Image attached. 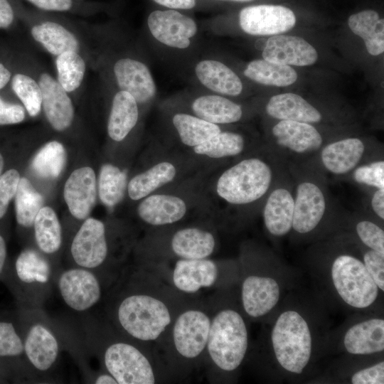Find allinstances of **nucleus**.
<instances>
[{
	"instance_id": "44",
	"label": "nucleus",
	"mask_w": 384,
	"mask_h": 384,
	"mask_svg": "<svg viewBox=\"0 0 384 384\" xmlns=\"http://www.w3.org/2000/svg\"><path fill=\"white\" fill-rule=\"evenodd\" d=\"M35 9L58 14L84 17L93 16L105 9L102 3L90 0H25Z\"/></svg>"
},
{
	"instance_id": "2",
	"label": "nucleus",
	"mask_w": 384,
	"mask_h": 384,
	"mask_svg": "<svg viewBox=\"0 0 384 384\" xmlns=\"http://www.w3.org/2000/svg\"><path fill=\"white\" fill-rule=\"evenodd\" d=\"M286 163L294 183L291 232L307 238L345 225L348 211L331 193L329 178L309 159Z\"/></svg>"
},
{
	"instance_id": "39",
	"label": "nucleus",
	"mask_w": 384,
	"mask_h": 384,
	"mask_svg": "<svg viewBox=\"0 0 384 384\" xmlns=\"http://www.w3.org/2000/svg\"><path fill=\"white\" fill-rule=\"evenodd\" d=\"M36 245L42 253L53 255L62 244L61 226L55 212L50 207L40 209L33 223Z\"/></svg>"
},
{
	"instance_id": "9",
	"label": "nucleus",
	"mask_w": 384,
	"mask_h": 384,
	"mask_svg": "<svg viewBox=\"0 0 384 384\" xmlns=\"http://www.w3.org/2000/svg\"><path fill=\"white\" fill-rule=\"evenodd\" d=\"M271 339L281 367L289 373L301 374L312 352V337L304 318L294 310L282 312L274 323Z\"/></svg>"
},
{
	"instance_id": "41",
	"label": "nucleus",
	"mask_w": 384,
	"mask_h": 384,
	"mask_svg": "<svg viewBox=\"0 0 384 384\" xmlns=\"http://www.w3.org/2000/svg\"><path fill=\"white\" fill-rule=\"evenodd\" d=\"M11 89L18 97L28 115L37 117L42 110V94L39 84L28 69L12 75Z\"/></svg>"
},
{
	"instance_id": "58",
	"label": "nucleus",
	"mask_w": 384,
	"mask_h": 384,
	"mask_svg": "<svg viewBox=\"0 0 384 384\" xmlns=\"http://www.w3.org/2000/svg\"><path fill=\"white\" fill-rule=\"evenodd\" d=\"M3 167H4V159H3L2 156L0 154V175L3 169Z\"/></svg>"
},
{
	"instance_id": "20",
	"label": "nucleus",
	"mask_w": 384,
	"mask_h": 384,
	"mask_svg": "<svg viewBox=\"0 0 384 384\" xmlns=\"http://www.w3.org/2000/svg\"><path fill=\"white\" fill-rule=\"evenodd\" d=\"M0 366L11 380H31L17 314L13 316L0 312Z\"/></svg>"
},
{
	"instance_id": "38",
	"label": "nucleus",
	"mask_w": 384,
	"mask_h": 384,
	"mask_svg": "<svg viewBox=\"0 0 384 384\" xmlns=\"http://www.w3.org/2000/svg\"><path fill=\"white\" fill-rule=\"evenodd\" d=\"M172 123L181 142L192 149L222 131L218 124L186 113L174 114Z\"/></svg>"
},
{
	"instance_id": "30",
	"label": "nucleus",
	"mask_w": 384,
	"mask_h": 384,
	"mask_svg": "<svg viewBox=\"0 0 384 384\" xmlns=\"http://www.w3.org/2000/svg\"><path fill=\"white\" fill-rule=\"evenodd\" d=\"M181 169L178 164L163 159L134 176L128 183L127 191L133 201H139L174 182Z\"/></svg>"
},
{
	"instance_id": "12",
	"label": "nucleus",
	"mask_w": 384,
	"mask_h": 384,
	"mask_svg": "<svg viewBox=\"0 0 384 384\" xmlns=\"http://www.w3.org/2000/svg\"><path fill=\"white\" fill-rule=\"evenodd\" d=\"M331 275L338 294L349 306L364 309L376 300L378 287L356 255L348 252L336 255L332 260Z\"/></svg>"
},
{
	"instance_id": "29",
	"label": "nucleus",
	"mask_w": 384,
	"mask_h": 384,
	"mask_svg": "<svg viewBox=\"0 0 384 384\" xmlns=\"http://www.w3.org/2000/svg\"><path fill=\"white\" fill-rule=\"evenodd\" d=\"M216 239L206 229L190 226L177 230L171 235L169 247L181 259L195 260L209 257L215 251Z\"/></svg>"
},
{
	"instance_id": "23",
	"label": "nucleus",
	"mask_w": 384,
	"mask_h": 384,
	"mask_svg": "<svg viewBox=\"0 0 384 384\" xmlns=\"http://www.w3.org/2000/svg\"><path fill=\"white\" fill-rule=\"evenodd\" d=\"M263 59L282 65L307 66L316 63V49L304 38L286 35L269 38L262 50Z\"/></svg>"
},
{
	"instance_id": "35",
	"label": "nucleus",
	"mask_w": 384,
	"mask_h": 384,
	"mask_svg": "<svg viewBox=\"0 0 384 384\" xmlns=\"http://www.w3.org/2000/svg\"><path fill=\"white\" fill-rule=\"evenodd\" d=\"M348 25L354 34L364 41L369 54L378 55L384 52V21L378 12L367 9L352 14Z\"/></svg>"
},
{
	"instance_id": "18",
	"label": "nucleus",
	"mask_w": 384,
	"mask_h": 384,
	"mask_svg": "<svg viewBox=\"0 0 384 384\" xmlns=\"http://www.w3.org/2000/svg\"><path fill=\"white\" fill-rule=\"evenodd\" d=\"M242 30L252 36H275L291 30L296 16L281 5L260 4L243 8L239 14Z\"/></svg>"
},
{
	"instance_id": "51",
	"label": "nucleus",
	"mask_w": 384,
	"mask_h": 384,
	"mask_svg": "<svg viewBox=\"0 0 384 384\" xmlns=\"http://www.w3.org/2000/svg\"><path fill=\"white\" fill-rule=\"evenodd\" d=\"M25 117L26 110L22 105L6 102L0 97V125L20 123Z\"/></svg>"
},
{
	"instance_id": "28",
	"label": "nucleus",
	"mask_w": 384,
	"mask_h": 384,
	"mask_svg": "<svg viewBox=\"0 0 384 384\" xmlns=\"http://www.w3.org/2000/svg\"><path fill=\"white\" fill-rule=\"evenodd\" d=\"M260 146H252L245 135L240 132L221 131L193 147V152L198 156L208 158L219 164H228Z\"/></svg>"
},
{
	"instance_id": "33",
	"label": "nucleus",
	"mask_w": 384,
	"mask_h": 384,
	"mask_svg": "<svg viewBox=\"0 0 384 384\" xmlns=\"http://www.w3.org/2000/svg\"><path fill=\"white\" fill-rule=\"evenodd\" d=\"M199 81L209 90L229 96H238L242 90L239 77L227 65L215 60L199 62L195 68Z\"/></svg>"
},
{
	"instance_id": "16",
	"label": "nucleus",
	"mask_w": 384,
	"mask_h": 384,
	"mask_svg": "<svg viewBox=\"0 0 384 384\" xmlns=\"http://www.w3.org/2000/svg\"><path fill=\"white\" fill-rule=\"evenodd\" d=\"M28 70L36 78L42 94V110L51 127L57 132L68 129L73 124L75 109L71 96L55 77L31 56Z\"/></svg>"
},
{
	"instance_id": "47",
	"label": "nucleus",
	"mask_w": 384,
	"mask_h": 384,
	"mask_svg": "<svg viewBox=\"0 0 384 384\" xmlns=\"http://www.w3.org/2000/svg\"><path fill=\"white\" fill-rule=\"evenodd\" d=\"M363 262L379 289L384 291V254L361 245Z\"/></svg>"
},
{
	"instance_id": "59",
	"label": "nucleus",
	"mask_w": 384,
	"mask_h": 384,
	"mask_svg": "<svg viewBox=\"0 0 384 384\" xmlns=\"http://www.w3.org/2000/svg\"><path fill=\"white\" fill-rule=\"evenodd\" d=\"M228 1H250L252 0H228Z\"/></svg>"
},
{
	"instance_id": "49",
	"label": "nucleus",
	"mask_w": 384,
	"mask_h": 384,
	"mask_svg": "<svg viewBox=\"0 0 384 384\" xmlns=\"http://www.w3.org/2000/svg\"><path fill=\"white\" fill-rule=\"evenodd\" d=\"M362 209L376 220L384 221V188H374L366 192Z\"/></svg>"
},
{
	"instance_id": "57",
	"label": "nucleus",
	"mask_w": 384,
	"mask_h": 384,
	"mask_svg": "<svg viewBox=\"0 0 384 384\" xmlns=\"http://www.w3.org/2000/svg\"><path fill=\"white\" fill-rule=\"evenodd\" d=\"M10 380L7 373L0 366V383H6Z\"/></svg>"
},
{
	"instance_id": "26",
	"label": "nucleus",
	"mask_w": 384,
	"mask_h": 384,
	"mask_svg": "<svg viewBox=\"0 0 384 384\" xmlns=\"http://www.w3.org/2000/svg\"><path fill=\"white\" fill-rule=\"evenodd\" d=\"M218 275L217 264L208 257L195 260L179 258L173 270L172 281L178 290L193 294L202 288L213 286Z\"/></svg>"
},
{
	"instance_id": "37",
	"label": "nucleus",
	"mask_w": 384,
	"mask_h": 384,
	"mask_svg": "<svg viewBox=\"0 0 384 384\" xmlns=\"http://www.w3.org/2000/svg\"><path fill=\"white\" fill-rule=\"evenodd\" d=\"M244 75L257 83L277 87L289 86L297 80V73L290 65L265 59L250 61L244 70Z\"/></svg>"
},
{
	"instance_id": "36",
	"label": "nucleus",
	"mask_w": 384,
	"mask_h": 384,
	"mask_svg": "<svg viewBox=\"0 0 384 384\" xmlns=\"http://www.w3.org/2000/svg\"><path fill=\"white\" fill-rule=\"evenodd\" d=\"M54 58L55 78L61 87L71 96L82 90L89 66L79 53L65 51Z\"/></svg>"
},
{
	"instance_id": "31",
	"label": "nucleus",
	"mask_w": 384,
	"mask_h": 384,
	"mask_svg": "<svg viewBox=\"0 0 384 384\" xmlns=\"http://www.w3.org/2000/svg\"><path fill=\"white\" fill-rule=\"evenodd\" d=\"M346 350L355 355H367L384 349V320L373 318L354 324L343 338Z\"/></svg>"
},
{
	"instance_id": "5",
	"label": "nucleus",
	"mask_w": 384,
	"mask_h": 384,
	"mask_svg": "<svg viewBox=\"0 0 384 384\" xmlns=\"http://www.w3.org/2000/svg\"><path fill=\"white\" fill-rule=\"evenodd\" d=\"M86 346L99 358L104 370L118 384H154L156 381L152 363L132 341L105 339L86 328Z\"/></svg>"
},
{
	"instance_id": "34",
	"label": "nucleus",
	"mask_w": 384,
	"mask_h": 384,
	"mask_svg": "<svg viewBox=\"0 0 384 384\" xmlns=\"http://www.w3.org/2000/svg\"><path fill=\"white\" fill-rule=\"evenodd\" d=\"M196 117L215 124H228L239 122L243 110L239 104L220 95H203L192 103Z\"/></svg>"
},
{
	"instance_id": "10",
	"label": "nucleus",
	"mask_w": 384,
	"mask_h": 384,
	"mask_svg": "<svg viewBox=\"0 0 384 384\" xmlns=\"http://www.w3.org/2000/svg\"><path fill=\"white\" fill-rule=\"evenodd\" d=\"M382 156L384 151L380 144L352 135L331 140L309 160L328 178L343 181L360 164Z\"/></svg>"
},
{
	"instance_id": "46",
	"label": "nucleus",
	"mask_w": 384,
	"mask_h": 384,
	"mask_svg": "<svg viewBox=\"0 0 384 384\" xmlns=\"http://www.w3.org/2000/svg\"><path fill=\"white\" fill-rule=\"evenodd\" d=\"M343 181L356 184L365 192L384 188V156L360 164Z\"/></svg>"
},
{
	"instance_id": "7",
	"label": "nucleus",
	"mask_w": 384,
	"mask_h": 384,
	"mask_svg": "<svg viewBox=\"0 0 384 384\" xmlns=\"http://www.w3.org/2000/svg\"><path fill=\"white\" fill-rule=\"evenodd\" d=\"M39 313L40 308L22 307L17 313L31 380L43 377L53 370L61 350L60 336Z\"/></svg>"
},
{
	"instance_id": "53",
	"label": "nucleus",
	"mask_w": 384,
	"mask_h": 384,
	"mask_svg": "<svg viewBox=\"0 0 384 384\" xmlns=\"http://www.w3.org/2000/svg\"><path fill=\"white\" fill-rule=\"evenodd\" d=\"M156 4L176 9H191L195 7L196 4V0H153Z\"/></svg>"
},
{
	"instance_id": "6",
	"label": "nucleus",
	"mask_w": 384,
	"mask_h": 384,
	"mask_svg": "<svg viewBox=\"0 0 384 384\" xmlns=\"http://www.w3.org/2000/svg\"><path fill=\"white\" fill-rule=\"evenodd\" d=\"M56 272L50 261L39 251L22 250L11 269L6 270L1 279L15 297L18 307L41 308L55 282Z\"/></svg>"
},
{
	"instance_id": "24",
	"label": "nucleus",
	"mask_w": 384,
	"mask_h": 384,
	"mask_svg": "<svg viewBox=\"0 0 384 384\" xmlns=\"http://www.w3.org/2000/svg\"><path fill=\"white\" fill-rule=\"evenodd\" d=\"M280 289L277 281L270 277L249 275L242 284L243 309L252 318L267 314L277 305Z\"/></svg>"
},
{
	"instance_id": "14",
	"label": "nucleus",
	"mask_w": 384,
	"mask_h": 384,
	"mask_svg": "<svg viewBox=\"0 0 384 384\" xmlns=\"http://www.w3.org/2000/svg\"><path fill=\"white\" fill-rule=\"evenodd\" d=\"M294 211V183L287 165L267 194L260 211L267 233L274 238L291 233Z\"/></svg>"
},
{
	"instance_id": "50",
	"label": "nucleus",
	"mask_w": 384,
	"mask_h": 384,
	"mask_svg": "<svg viewBox=\"0 0 384 384\" xmlns=\"http://www.w3.org/2000/svg\"><path fill=\"white\" fill-rule=\"evenodd\" d=\"M351 383L353 384H383L384 362L380 361L356 372L351 376Z\"/></svg>"
},
{
	"instance_id": "43",
	"label": "nucleus",
	"mask_w": 384,
	"mask_h": 384,
	"mask_svg": "<svg viewBox=\"0 0 384 384\" xmlns=\"http://www.w3.org/2000/svg\"><path fill=\"white\" fill-rule=\"evenodd\" d=\"M65 159V151L63 144L58 141H50L36 154L32 161V168L41 177L56 178L63 169Z\"/></svg>"
},
{
	"instance_id": "42",
	"label": "nucleus",
	"mask_w": 384,
	"mask_h": 384,
	"mask_svg": "<svg viewBox=\"0 0 384 384\" xmlns=\"http://www.w3.org/2000/svg\"><path fill=\"white\" fill-rule=\"evenodd\" d=\"M41 195L26 178H21L15 195L16 217L24 228L33 225L34 220L43 205Z\"/></svg>"
},
{
	"instance_id": "15",
	"label": "nucleus",
	"mask_w": 384,
	"mask_h": 384,
	"mask_svg": "<svg viewBox=\"0 0 384 384\" xmlns=\"http://www.w3.org/2000/svg\"><path fill=\"white\" fill-rule=\"evenodd\" d=\"M211 317L198 308L187 309L178 314L172 323L171 339L179 358L191 361L206 350Z\"/></svg>"
},
{
	"instance_id": "21",
	"label": "nucleus",
	"mask_w": 384,
	"mask_h": 384,
	"mask_svg": "<svg viewBox=\"0 0 384 384\" xmlns=\"http://www.w3.org/2000/svg\"><path fill=\"white\" fill-rule=\"evenodd\" d=\"M147 24L157 41L172 48H188L190 38L197 32L193 19L174 9L152 11L147 18Z\"/></svg>"
},
{
	"instance_id": "27",
	"label": "nucleus",
	"mask_w": 384,
	"mask_h": 384,
	"mask_svg": "<svg viewBox=\"0 0 384 384\" xmlns=\"http://www.w3.org/2000/svg\"><path fill=\"white\" fill-rule=\"evenodd\" d=\"M265 110L266 114L274 119L293 120L319 125L325 119L319 108L302 96L291 92L271 97Z\"/></svg>"
},
{
	"instance_id": "17",
	"label": "nucleus",
	"mask_w": 384,
	"mask_h": 384,
	"mask_svg": "<svg viewBox=\"0 0 384 384\" xmlns=\"http://www.w3.org/2000/svg\"><path fill=\"white\" fill-rule=\"evenodd\" d=\"M70 253L76 267L97 274V270L106 263L109 255L105 224L94 218H87L73 239Z\"/></svg>"
},
{
	"instance_id": "22",
	"label": "nucleus",
	"mask_w": 384,
	"mask_h": 384,
	"mask_svg": "<svg viewBox=\"0 0 384 384\" xmlns=\"http://www.w3.org/2000/svg\"><path fill=\"white\" fill-rule=\"evenodd\" d=\"M112 73L120 90L129 93L137 104L149 102L156 94V85L147 66L129 58H118L113 64Z\"/></svg>"
},
{
	"instance_id": "32",
	"label": "nucleus",
	"mask_w": 384,
	"mask_h": 384,
	"mask_svg": "<svg viewBox=\"0 0 384 384\" xmlns=\"http://www.w3.org/2000/svg\"><path fill=\"white\" fill-rule=\"evenodd\" d=\"M139 119L138 104L129 93L119 90L112 100L107 122V133L115 142L124 140Z\"/></svg>"
},
{
	"instance_id": "4",
	"label": "nucleus",
	"mask_w": 384,
	"mask_h": 384,
	"mask_svg": "<svg viewBox=\"0 0 384 384\" xmlns=\"http://www.w3.org/2000/svg\"><path fill=\"white\" fill-rule=\"evenodd\" d=\"M32 40L53 58L65 52L80 53L89 66L96 67V53L74 22L62 14L23 9L21 13Z\"/></svg>"
},
{
	"instance_id": "8",
	"label": "nucleus",
	"mask_w": 384,
	"mask_h": 384,
	"mask_svg": "<svg viewBox=\"0 0 384 384\" xmlns=\"http://www.w3.org/2000/svg\"><path fill=\"white\" fill-rule=\"evenodd\" d=\"M248 347V333L241 314L235 309L218 311L210 321L206 346L208 358L221 371L231 372L242 363Z\"/></svg>"
},
{
	"instance_id": "40",
	"label": "nucleus",
	"mask_w": 384,
	"mask_h": 384,
	"mask_svg": "<svg viewBox=\"0 0 384 384\" xmlns=\"http://www.w3.org/2000/svg\"><path fill=\"white\" fill-rule=\"evenodd\" d=\"M381 223L362 208L352 213L348 212L345 220V225L353 229L363 246L384 254V230Z\"/></svg>"
},
{
	"instance_id": "55",
	"label": "nucleus",
	"mask_w": 384,
	"mask_h": 384,
	"mask_svg": "<svg viewBox=\"0 0 384 384\" xmlns=\"http://www.w3.org/2000/svg\"><path fill=\"white\" fill-rule=\"evenodd\" d=\"M7 248L4 238L0 234V279L6 267Z\"/></svg>"
},
{
	"instance_id": "11",
	"label": "nucleus",
	"mask_w": 384,
	"mask_h": 384,
	"mask_svg": "<svg viewBox=\"0 0 384 384\" xmlns=\"http://www.w3.org/2000/svg\"><path fill=\"white\" fill-rule=\"evenodd\" d=\"M274 120L265 144L286 162L307 160L326 144L340 137L326 136L316 124L293 120Z\"/></svg>"
},
{
	"instance_id": "54",
	"label": "nucleus",
	"mask_w": 384,
	"mask_h": 384,
	"mask_svg": "<svg viewBox=\"0 0 384 384\" xmlns=\"http://www.w3.org/2000/svg\"><path fill=\"white\" fill-rule=\"evenodd\" d=\"M90 380V383L95 384H118L116 379L104 370L102 372L94 374Z\"/></svg>"
},
{
	"instance_id": "19",
	"label": "nucleus",
	"mask_w": 384,
	"mask_h": 384,
	"mask_svg": "<svg viewBox=\"0 0 384 384\" xmlns=\"http://www.w3.org/2000/svg\"><path fill=\"white\" fill-rule=\"evenodd\" d=\"M191 205L181 193L155 192L141 200L137 207L139 218L151 227H164L183 220Z\"/></svg>"
},
{
	"instance_id": "3",
	"label": "nucleus",
	"mask_w": 384,
	"mask_h": 384,
	"mask_svg": "<svg viewBox=\"0 0 384 384\" xmlns=\"http://www.w3.org/2000/svg\"><path fill=\"white\" fill-rule=\"evenodd\" d=\"M110 316L124 336L142 342L157 340L175 319L164 299L132 287L118 293Z\"/></svg>"
},
{
	"instance_id": "52",
	"label": "nucleus",
	"mask_w": 384,
	"mask_h": 384,
	"mask_svg": "<svg viewBox=\"0 0 384 384\" xmlns=\"http://www.w3.org/2000/svg\"><path fill=\"white\" fill-rule=\"evenodd\" d=\"M15 20V10L9 0H0V28H9Z\"/></svg>"
},
{
	"instance_id": "25",
	"label": "nucleus",
	"mask_w": 384,
	"mask_h": 384,
	"mask_svg": "<svg viewBox=\"0 0 384 384\" xmlns=\"http://www.w3.org/2000/svg\"><path fill=\"white\" fill-rule=\"evenodd\" d=\"M64 198L72 215L82 220L90 214L97 196L96 177L90 167L75 170L64 186Z\"/></svg>"
},
{
	"instance_id": "13",
	"label": "nucleus",
	"mask_w": 384,
	"mask_h": 384,
	"mask_svg": "<svg viewBox=\"0 0 384 384\" xmlns=\"http://www.w3.org/2000/svg\"><path fill=\"white\" fill-rule=\"evenodd\" d=\"M55 284L65 304L75 312L89 311L102 296L100 275L86 268L75 266L58 273Z\"/></svg>"
},
{
	"instance_id": "48",
	"label": "nucleus",
	"mask_w": 384,
	"mask_h": 384,
	"mask_svg": "<svg viewBox=\"0 0 384 384\" xmlns=\"http://www.w3.org/2000/svg\"><path fill=\"white\" fill-rule=\"evenodd\" d=\"M20 178L16 169L8 170L0 175V219L4 216L11 200L16 195Z\"/></svg>"
},
{
	"instance_id": "56",
	"label": "nucleus",
	"mask_w": 384,
	"mask_h": 384,
	"mask_svg": "<svg viewBox=\"0 0 384 384\" xmlns=\"http://www.w3.org/2000/svg\"><path fill=\"white\" fill-rule=\"evenodd\" d=\"M11 72L3 63H0V90L11 81Z\"/></svg>"
},
{
	"instance_id": "45",
	"label": "nucleus",
	"mask_w": 384,
	"mask_h": 384,
	"mask_svg": "<svg viewBox=\"0 0 384 384\" xmlns=\"http://www.w3.org/2000/svg\"><path fill=\"white\" fill-rule=\"evenodd\" d=\"M127 177L118 167L107 164L102 166L99 176L98 190L101 201L108 207L117 204L123 198Z\"/></svg>"
},
{
	"instance_id": "1",
	"label": "nucleus",
	"mask_w": 384,
	"mask_h": 384,
	"mask_svg": "<svg viewBox=\"0 0 384 384\" xmlns=\"http://www.w3.org/2000/svg\"><path fill=\"white\" fill-rule=\"evenodd\" d=\"M286 168V161L265 144L226 164L211 183L220 210L237 220L260 213L267 194Z\"/></svg>"
}]
</instances>
